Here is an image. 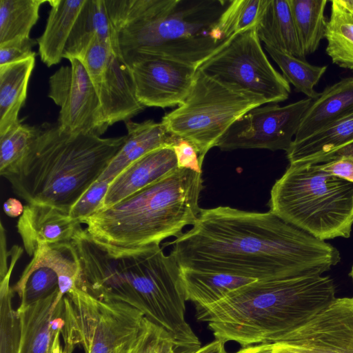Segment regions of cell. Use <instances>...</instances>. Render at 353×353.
I'll return each mask as SVG.
<instances>
[{
    "label": "cell",
    "instance_id": "20",
    "mask_svg": "<svg viewBox=\"0 0 353 353\" xmlns=\"http://www.w3.org/2000/svg\"><path fill=\"white\" fill-rule=\"evenodd\" d=\"M352 145L353 113L303 139L293 141L286 155L290 164H322Z\"/></svg>",
    "mask_w": 353,
    "mask_h": 353
},
{
    "label": "cell",
    "instance_id": "23",
    "mask_svg": "<svg viewBox=\"0 0 353 353\" xmlns=\"http://www.w3.org/2000/svg\"><path fill=\"white\" fill-rule=\"evenodd\" d=\"M85 0H49L50 10L43 34L37 39L39 53L48 67L59 63Z\"/></svg>",
    "mask_w": 353,
    "mask_h": 353
},
{
    "label": "cell",
    "instance_id": "17",
    "mask_svg": "<svg viewBox=\"0 0 353 353\" xmlns=\"http://www.w3.org/2000/svg\"><path fill=\"white\" fill-rule=\"evenodd\" d=\"M128 0H85L67 43L63 58L77 57L96 39L119 55L118 32Z\"/></svg>",
    "mask_w": 353,
    "mask_h": 353
},
{
    "label": "cell",
    "instance_id": "40",
    "mask_svg": "<svg viewBox=\"0 0 353 353\" xmlns=\"http://www.w3.org/2000/svg\"><path fill=\"white\" fill-rule=\"evenodd\" d=\"M337 3L348 13L353 15V0H336Z\"/></svg>",
    "mask_w": 353,
    "mask_h": 353
},
{
    "label": "cell",
    "instance_id": "16",
    "mask_svg": "<svg viewBox=\"0 0 353 353\" xmlns=\"http://www.w3.org/2000/svg\"><path fill=\"white\" fill-rule=\"evenodd\" d=\"M139 102L146 107L171 108L182 104L194 83L197 68L172 59L148 57L132 66Z\"/></svg>",
    "mask_w": 353,
    "mask_h": 353
},
{
    "label": "cell",
    "instance_id": "31",
    "mask_svg": "<svg viewBox=\"0 0 353 353\" xmlns=\"http://www.w3.org/2000/svg\"><path fill=\"white\" fill-rule=\"evenodd\" d=\"M270 56L278 65L282 75L296 92H302L312 100L317 99L320 92L314 87L327 70V65H314L274 48L265 46Z\"/></svg>",
    "mask_w": 353,
    "mask_h": 353
},
{
    "label": "cell",
    "instance_id": "9",
    "mask_svg": "<svg viewBox=\"0 0 353 353\" xmlns=\"http://www.w3.org/2000/svg\"><path fill=\"white\" fill-rule=\"evenodd\" d=\"M262 97L196 72L191 90L161 123L172 135L190 141L201 161L230 126L252 109L267 104Z\"/></svg>",
    "mask_w": 353,
    "mask_h": 353
},
{
    "label": "cell",
    "instance_id": "24",
    "mask_svg": "<svg viewBox=\"0 0 353 353\" xmlns=\"http://www.w3.org/2000/svg\"><path fill=\"white\" fill-rule=\"evenodd\" d=\"M256 31L265 46L305 60L288 0H267Z\"/></svg>",
    "mask_w": 353,
    "mask_h": 353
},
{
    "label": "cell",
    "instance_id": "8",
    "mask_svg": "<svg viewBox=\"0 0 353 353\" xmlns=\"http://www.w3.org/2000/svg\"><path fill=\"white\" fill-rule=\"evenodd\" d=\"M270 211L325 241L349 238L353 225V183L324 171L320 164H290L274 183Z\"/></svg>",
    "mask_w": 353,
    "mask_h": 353
},
{
    "label": "cell",
    "instance_id": "12",
    "mask_svg": "<svg viewBox=\"0 0 353 353\" xmlns=\"http://www.w3.org/2000/svg\"><path fill=\"white\" fill-rule=\"evenodd\" d=\"M49 79L48 97L60 108L57 124L70 134L101 137L110 126L84 64L75 57Z\"/></svg>",
    "mask_w": 353,
    "mask_h": 353
},
{
    "label": "cell",
    "instance_id": "34",
    "mask_svg": "<svg viewBox=\"0 0 353 353\" xmlns=\"http://www.w3.org/2000/svg\"><path fill=\"white\" fill-rule=\"evenodd\" d=\"M109 181L97 180L71 208V218L81 223L97 212L106 194Z\"/></svg>",
    "mask_w": 353,
    "mask_h": 353
},
{
    "label": "cell",
    "instance_id": "15",
    "mask_svg": "<svg viewBox=\"0 0 353 353\" xmlns=\"http://www.w3.org/2000/svg\"><path fill=\"white\" fill-rule=\"evenodd\" d=\"M17 316L1 323V353H68L60 344L63 319L53 302L19 307Z\"/></svg>",
    "mask_w": 353,
    "mask_h": 353
},
{
    "label": "cell",
    "instance_id": "30",
    "mask_svg": "<svg viewBox=\"0 0 353 353\" xmlns=\"http://www.w3.org/2000/svg\"><path fill=\"white\" fill-rule=\"evenodd\" d=\"M57 272L36 252L12 288L21 303L28 304L59 290Z\"/></svg>",
    "mask_w": 353,
    "mask_h": 353
},
{
    "label": "cell",
    "instance_id": "28",
    "mask_svg": "<svg viewBox=\"0 0 353 353\" xmlns=\"http://www.w3.org/2000/svg\"><path fill=\"white\" fill-rule=\"evenodd\" d=\"M325 38L327 41L325 51L332 62L353 72V15L336 0L332 1Z\"/></svg>",
    "mask_w": 353,
    "mask_h": 353
},
{
    "label": "cell",
    "instance_id": "36",
    "mask_svg": "<svg viewBox=\"0 0 353 353\" xmlns=\"http://www.w3.org/2000/svg\"><path fill=\"white\" fill-rule=\"evenodd\" d=\"M179 168H185L202 173V164L196 148L188 140L176 137L172 146Z\"/></svg>",
    "mask_w": 353,
    "mask_h": 353
},
{
    "label": "cell",
    "instance_id": "13",
    "mask_svg": "<svg viewBox=\"0 0 353 353\" xmlns=\"http://www.w3.org/2000/svg\"><path fill=\"white\" fill-rule=\"evenodd\" d=\"M75 58L84 64L110 126L145 108L137 97L131 68L110 46L93 39Z\"/></svg>",
    "mask_w": 353,
    "mask_h": 353
},
{
    "label": "cell",
    "instance_id": "42",
    "mask_svg": "<svg viewBox=\"0 0 353 353\" xmlns=\"http://www.w3.org/2000/svg\"><path fill=\"white\" fill-rule=\"evenodd\" d=\"M235 353H241V351L239 350V351L236 352Z\"/></svg>",
    "mask_w": 353,
    "mask_h": 353
},
{
    "label": "cell",
    "instance_id": "29",
    "mask_svg": "<svg viewBox=\"0 0 353 353\" xmlns=\"http://www.w3.org/2000/svg\"><path fill=\"white\" fill-rule=\"evenodd\" d=\"M46 0H1L0 44L30 38Z\"/></svg>",
    "mask_w": 353,
    "mask_h": 353
},
{
    "label": "cell",
    "instance_id": "21",
    "mask_svg": "<svg viewBox=\"0 0 353 353\" xmlns=\"http://www.w3.org/2000/svg\"><path fill=\"white\" fill-rule=\"evenodd\" d=\"M125 141L98 180L111 182L130 164L147 153L163 147L172 146L175 136L170 134L161 122L146 120L125 122Z\"/></svg>",
    "mask_w": 353,
    "mask_h": 353
},
{
    "label": "cell",
    "instance_id": "38",
    "mask_svg": "<svg viewBox=\"0 0 353 353\" xmlns=\"http://www.w3.org/2000/svg\"><path fill=\"white\" fill-rule=\"evenodd\" d=\"M3 208L8 216L15 218L22 214L24 206L18 199L10 198L4 202Z\"/></svg>",
    "mask_w": 353,
    "mask_h": 353
},
{
    "label": "cell",
    "instance_id": "32",
    "mask_svg": "<svg viewBox=\"0 0 353 353\" xmlns=\"http://www.w3.org/2000/svg\"><path fill=\"white\" fill-rule=\"evenodd\" d=\"M267 0L229 1L217 21L216 29L225 39L256 28Z\"/></svg>",
    "mask_w": 353,
    "mask_h": 353
},
{
    "label": "cell",
    "instance_id": "27",
    "mask_svg": "<svg viewBox=\"0 0 353 353\" xmlns=\"http://www.w3.org/2000/svg\"><path fill=\"white\" fill-rule=\"evenodd\" d=\"M298 37L305 54L314 53L325 37L327 0H288Z\"/></svg>",
    "mask_w": 353,
    "mask_h": 353
},
{
    "label": "cell",
    "instance_id": "37",
    "mask_svg": "<svg viewBox=\"0 0 353 353\" xmlns=\"http://www.w3.org/2000/svg\"><path fill=\"white\" fill-rule=\"evenodd\" d=\"M320 166L330 174L353 183V145L344 150L335 159L320 164Z\"/></svg>",
    "mask_w": 353,
    "mask_h": 353
},
{
    "label": "cell",
    "instance_id": "6",
    "mask_svg": "<svg viewBox=\"0 0 353 353\" xmlns=\"http://www.w3.org/2000/svg\"><path fill=\"white\" fill-rule=\"evenodd\" d=\"M229 1L128 0L118 32L119 54L131 66L148 57L198 67L230 39L217 21Z\"/></svg>",
    "mask_w": 353,
    "mask_h": 353
},
{
    "label": "cell",
    "instance_id": "39",
    "mask_svg": "<svg viewBox=\"0 0 353 353\" xmlns=\"http://www.w3.org/2000/svg\"><path fill=\"white\" fill-rule=\"evenodd\" d=\"M194 353H227L225 348V343L215 339L212 342L201 347Z\"/></svg>",
    "mask_w": 353,
    "mask_h": 353
},
{
    "label": "cell",
    "instance_id": "1",
    "mask_svg": "<svg viewBox=\"0 0 353 353\" xmlns=\"http://www.w3.org/2000/svg\"><path fill=\"white\" fill-rule=\"evenodd\" d=\"M179 268L256 280L322 275L341 261L336 248L270 212L201 209L173 243Z\"/></svg>",
    "mask_w": 353,
    "mask_h": 353
},
{
    "label": "cell",
    "instance_id": "25",
    "mask_svg": "<svg viewBox=\"0 0 353 353\" xmlns=\"http://www.w3.org/2000/svg\"><path fill=\"white\" fill-rule=\"evenodd\" d=\"M35 57L0 65V135L20 122L18 116L27 98Z\"/></svg>",
    "mask_w": 353,
    "mask_h": 353
},
{
    "label": "cell",
    "instance_id": "4",
    "mask_svg": "<svg viewBox=\"0 0 353 353\" xmlns=\"http://www.w3.org/2000/svg\"><path fill=\"white\" fill-rule=\"evenodd\" d=\"M126 136L103 138L63 132L57 123L38 126L25 154L1 174L28 204L69 214L123 145Z\"/></svg>",
    "mask_w": 353,
    "mask_h": 353
},
{
    "label": "cell",
    "instance_id": "22",
    "mask_svg": "<svg viewBox=\"0 0 353 353\" xmlns=\"http://www.w3.org/2000/svg\"><path fill=\"white\" fill-rule=\"evenodd\" d=\"M353 113V77L326 87L303 115L294 141L303 139Z\"/></svg>",
    "mask_w": 353,
    "mask_h": 353
},
{
    "label": "cell",
    "instance_id": "26",
    "mask_svg": "<svg viewBox=\"0 0 353 353\" xmlns=\"http://www.w3.org/2000/svg\"><path fill=\"white\" fill-rule=\"evenodd\" d=\"M180 275L187 301L196 308L216 303L231 292L257 280L225 273L181 268Z\"/></svg>",
    "mask_w": 353,
    "mask_h": 353
},
{
    "label": "cell",
    "instance_id": "35",
    "mask_svg": "<svg viewBox=\"0 0 353 353\" xmlns=\"http://www.w3.org/2000/svg\"><path fill=\"white\" fill-rule=\"evenodd\" d=\"M36 41L28 38L0 44V65L17 62L36 56L32 50Z\"/></svg>",
    "mask_w": 353,
    "mask_h": 353
},
{
    "label": "cell",
    "instance_id": "7",
    "mask_svg": "<svg viewBox=\"0 0 353 353\" xmlns=\"http://www.w3.org/2000/svg\"><path fill=\"white\" fill-rule=\"evenodd\" d=\"M61 334L72 352L194 353L179 349L172 336L127 304L99 300L85 292L73 295L64 305Z\"/></svg>",
    "mask_w": 353,
    "mask_h": 353
},
{
    "label": "cell",
    "instance_id": "41",
    "mask_svg": "<svg viewBox=\"0 0 353 353\" xmlns=\"http://www.w3.org/2000/svg\"><path fill=\"white\" fill-rule=\"evenodd\" d=\"M349 276H350V278L352 281V283H353V265L352 266L351 270L349 273Z\"/></svg>",
    "mask_w": 353,
    "mask_h": 353
},
{
    "label": "cell",
    "instance_id": "14",
    "mask_svg": "<svg viewBox=\"0 0 353 353\" xmlns=\"http://www.w3.org/2000/svg\"><path fill=\"white\" fill-rule=\"evenodd\" d=\"M312 101L307 97L284 106L274 104L254 108L230 126L216 147L223 151L267 149L287 152Z\"/></svg>",
    "mask_w": 353,
    "mask_h": 353
},
{
    "label": "cell",
    "instance_id": "19",
    "mask_svg": "<svg viewBox=\"0 0 353 353\" xmlns=\"http://www.w3.org/2000/svg\"><path fill=\"white\" fill-rule=\"evenodd\" d=\"M177 168L176 158L171 147L160 148L147 153L110 183L98 210L112 206Z\"/></svg>",
    "mask_w": 353,
    "mask_h": 353
},
{
    "label": "cell",
    "instance_id": "10",
    "mask_svg": "<svg viewBox=\"0 0 353 353\" xmlns=\"http://www.w3.org/2000/svg\"><path fill=\"white\" fill-rule=\"evenodd\" d=\"M228 85L263 98L268 103L288 99L290 83L271 64L256 28L232 37L197 68Z\"/></svg>",
    "mask_w": 353,
    "mask_h": 353
},
{
    "label": "cell",
    "instance_id": "2",
    "mask_svg": "<svg viewBox=\"0 0 353 353\" xmlns=\"http://www.w3.org/2000/svg\"><path fill=\"white\" fill-rule=\"evenodd\" d=\"M72 243L80 266L76 286L96 299L127 304L166 330L179 347L199 339L185 318L180 268L159 244L112 255L81 228Z\"/></svg>",
    "mask_w": 353,
    "mask_h": 353
},
{
    "label": "cell",
    "instance_id": "5",
    "mask_svg": "<svg viewBox=\"0 0 353 353\" xmlns=\"http://www.w3.org/2000/svg\"><path fill=\"white\" fill-rule=\"evenodd\" d=\"M199 173L177 168L83 223L90 236L112 255L130 252L183 234L196 221L203 185Z\"/></svg>",
    "mask_w": 353,
    "mask_h": 353
},
{
    "label": "cell",
    "instance_id": "11",
    "mask_svg": "<svg viewBox=\"0 0 353 353\" xmlns=\"http://www.w3.org/2000/svg\"><path fill=\"white\" fill-rule=\"evenodd\" d=\"M243 353H353V297L336 298L304 325L274 343Z\"/></svg>",
    "mask_w": 353,
    "mask_h": 353
},
{
    "label": "cell",
    "instance_id": "3",
    "mask_svg": "<svg viewBox=\"0 0 353 353\" xmlns=\"http://www.w3.org/2000/svg\"><path fill=\"white\" fill-rule=\"evenodd\" d=\"M329 276L257 280L220 301L196 308L215 339L242 348L274 343L306 323L335 299Z\"/></svg>",
    "mask_w": 353,
    "mask_h": 353
},
{
    "label": "cell",
    "instance_id": "33",
    "mask_svg": "<svg viewBox=\"0 0 353 353\" xmlns=\"http://www.w3.org/2000/svg\"><path fill=\"white\" fill-rule=\"evenodd\" d=\"M38 126L21 121L0 135V174L14 165L25 154L37 134Z\"/></svg>",
    "mask_w": 353,
    "mask_h": 353
},
{
    "label": "cell",
    "instance_id": "18",
    "mask_svg": "<svg viewBox=\"0 0 353 353\" xmlns=\"http://www.w3.org/2000/svg\"><path fill=\"white\" fill-rule=\"evenodd\" d=\"M81 224L68 213L52 206L26 204L17 228L26 252L32 257L41 244L71 242L82 228Z\"/></svg>",
    "mask_w": 353,
    "mask_h": 353
}]
</instances>
